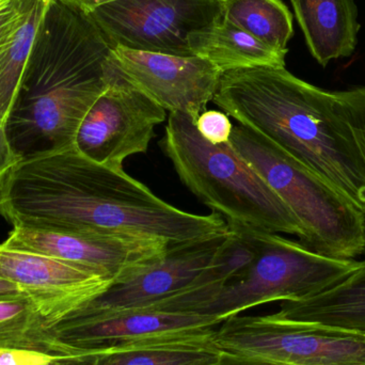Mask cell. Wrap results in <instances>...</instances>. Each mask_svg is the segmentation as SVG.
I'll list each match as a JSON object with an SVG mask.
<instances>
[{
	"instance_id": "6da1fadb",
	"label": "cell",
	"mask_w": 365,
	"mask_h": 365,
	"mask_svg": "<svg viewBox=\"0 0 365 365\" xmlns=\"http://www.w3.org/2000/svg\"><path fill=\"white\" fill-rule=\"evenodd\" d=\"M0 215L14 227L125 234L169 246L229 232L217 212L180 210L123 169L98 164L74 145L13 167L0 185Z\"/></svg>"
},
{
	"instance_id": "7a4b0ae2",
	"label": "cell",
	"mask_w": 365,
	"mask_h": 365,
	"mask_svg": "<svg viewBox=\"0 0 365 365\" xmlns=\"http://www.w3.org/2000/svg\"><path fill=\"white\" fill-rule=\"evenodd\" d=\"M115 68L113 48L90 15L49 0L6 119L16 155L26 160L74 145Z\"/></svg>"
},
{
	"instance_id": "3957f363",
	"label": "cell",
	"mask_w": 365,
	"mask_h": 365,
	"mask_svg": "<svg viewBox=\"0 0 365 365\" xmlns=\"http://www.w3.org/2000/svg\"><path fill=\"white\" fill-rule=\"evenodd\" d=\"M212 102L331 185L365 219V160L336 91L285 68L223 72Z\"/></svg>"
},
{
	"instance_id": "277c9868",
	"label": "cell",
	"mask_w": 365,
	"mask_h": 365,
	"mask_svg": "<svg viewBox=\"0 0 365 365\" xmlns=\"http://www.w3.org/2000/svg\"><path fill=\"white\" fill-rule=\"evenodd\" d=\"M160 145L182 184L227 225L304 240L302 223L230 141L212 145L197 132L192 118L173 113Z\"/></svg>"
},
{
	"instance_id": "5b68a950",
	"label": "cell",
	"mask_w": 365,
	"mask_h": 365,
	"mask_svg": "<svg viewBox=\"0 0 365 365\" xmlns=\"http://www.w3.org/2000/svg\"><path fill=\"white\" fill-rule=\"evenodd\" d=\"M230 143L302 223V246L334 259L364 255V215L331 185L240 124L233 126Z\"/></svg>"
},
{
	"instance_id": "8992f818",
	"label": "cell",
	"mask_w": 365,
	"mask_h": 365,
	"mask_svg": "<svg viewBox=\"0 0 365 365\" xmlns=\"http://www.w3.org/2000/svg\"><path fill=\"white\" fill-rule=\"evenodd\" d=\"M251 229L257 245L252 263L188 312L223 322L267 302H299L334 287L361 264L326 257L279 234Z\"/></svg>"
},
{
	"instance_id": "52a82bcc",
	"label": "cell",
	"mask_w": 365,
	"mask_h": 365,
	"mask_svg": "<svg viewBox=\"0 0 365 365\" xmlns=\"http://www.w3.org/2000/svg\"><path fill=\"white\" fill-rule=\"evenodd\" d=\"M221 323L218 317L192 312L101 310L86 306L51 329L58 342L76 357L152 349H218L215 334Z\"/></svg>"
},
{
	"instance_id": "ba28073f",
	"label": "cell",
	"mask_w": 365,
	"mask_h": 365,
	"mask_svg": "<svg viewBox=\"0 0 365 365\" xmlns=\"http://www.w3.org/2000/svg\"><path fill=\"white\" fill-rule=\"evenodd\" d=\"M220 351L272 365H365V336L317 324L235 315L217 327Z\"/></svg>"
},
{
	"instance_id": "9c48e42d",
	"label": "cell",
	"mask_w": 365,
	"mask_h": 365,
	"mask_svg": "<svg viewBox=\"0 0 365 365\" xmlns=\"http://www.w3.org/2000/svg\"><path fill=\"white\" fill-rule=\"evenodd\" d=\"M111 48L191 57L188 36L223 17V0H117L88 13Z\"/></svg>"
},
{
	"instance_id": "30bf717a",
	"label": "cell",
	"mask_w": 365,
	"mask_h": 365,
	"mask_svg": "<svg viewBox=\"0 0 365 365\" xmlns=\"http://www.w3.org/2000/svg\"><path fill=\"white\" fill-rule=\"evenodd\" d=\"M165 120L166 110L115 63L106 90L79 125L74 147L98 164L123 169L128 158L147 153L154 130Z\"/></svg>"
},
{
	"instance_id": "8fae6325",
	"label": "cell",
	"mask_w": 365,
	"mask_h": 365,
	"mask_svg": "<svg viewBox=\"0 0 365 365\" xmlns=\"http://www.w3.org/2000/svg\"><path fill=\"white\" fill-rule=\"evenodd\" d=\"M1 246L53 257L96 272L113 284L133 278L162 259L169 245L143 236L71 233L15 227Z\"/></svg>"
},
{
	"instance_id": "7c38bea8",
	"label": "cell",
	"mask_w": 365,
	"mask_h": 365,
	"mask_svg": "<svg viewBox=\"0 0 365 365\" xmlns=\"http://www.w3.org/2000/svg\"><path fill=\"white\" fill-rule=\"evenodd\" d=\"M0 278L17 285L51 328L91 304L113 285L81 266L1 245Z\"/></svg>"
},
{
	"instance_id": "4fadbf2b",
	"label": "cell",
	"mask_w": 365,
	"mask_h": 365,
	"mask_svg": "<svg viewBox=\"0 0 365 365\" xmlns=\"http://www.w3.org/2000/svg\"><path fill=\"white\" fill-rule=\"evenodd\" d=\"M123 74L169 113H181L197 121L212 101L221 72L203 58L113 48Z\"/></svg>"
},
{
	"instance_id": "5bb4252c",
	"label": "cell",
	"mask_w": 365,
	"mask_h": 365,
	"mask_svg": "<svg viewBox=\"0 0 365 365\" xmlns=\"http://www.w3.org/2000/svg\"><path fill=\"white\" fill-rule=\"evenodd\" d=\"M229 235L230 230L222 235L169 247L153 265L111 285L88 307L101 310L152 309L195 291Z\"/></svg>"
},
{
	"instance_id": "9a60e30c",
	"label": "cell",
	"mask_w": 365,
	"mask_h": 365,
	"mask_svg": "<svg viewBox=\"0 0 365 365\" xmlns=\"http://www.w3.org/2000/svg\"><path fill=\"white\" fill-rule=\"evenodd\" d=\"M311 55L322 66L351 57L360 26L355 0H291Z\"/></svg>"
},
{
	"instance_id": "2e32d148",
	"label": "cell",
	"mask_w": 365,
	"mask_h": 365,
	"mask_svg": "<svg viewBox=\"0 0 365 365\" xmlns=\"http://www.w3.org/2000/svg\"><path fill=\"white\" fill-rule=\"evenodd\" d=\"M272 315L281 321L317 324L365 336V259L334 287L299 302H283Z\"/></svg>"
},
{
	"instance_id": "e0dca14e",
	"label": "cell",
	"mask_w": 365,
	"mask_h": 365,
	"mask_svg": "<svg viewBox=\"0 0 365 365\" xmlns=\"http://www.w3.org/2000/svg\"><path fill=\"white\" fill-rule=\"evenodd\" d=\"M193 56L212 62L221 72L255 66L285 68L284 51H277L225 19L188 36Z\"/></svg>"
},
{
	"instance_id": "ac0fdd59",
	"label": "cell",
	"mask_w": 365,
	"mask_h": 365,
	"mask_svg": "<svg viewBox=\"0 0 365 365\" xmlns=\"http://www.w3.org/2000/svg\"><path fill=\"white\" fill-rule=\"evenodd\" d=\"M0 349H31L73 357L24 295L0 298Z\"/></svg>"
},
{
	"instance_id": "d6986e66",
	"label": "cell",
	"mask_w": 365,
	"mask_h": 365,
	"mask_svg": "<svg viewBox=\"0 0 365 365\" xmlns=\"http://www.w3.org/2000/svg\"><path fill=\"white\" fill-rule=\"evenodd\" d=\"M223 16L264 44L289 51L293 14L281 0H223Z\"/></svg>"
},
{
	"instance_id": "ffe728a7",
	"label": "cell",
	"mask_w": 365,
	"mask_h": 365,
	"mask_svg": "<svg viewBox=\"0 0 365 365\" xmlns=\"http://www.w3.org/2000/svg\"><path fill=\"white\" fill-rule=\"evenodd\" d=\"M48 1L49 0H41L36 4L14 40L0 53V113L4 120V124L19 89L36 38V30Z\"/></svg>"
},
{
	"instance_id": "44dd1931",
	"label": "cell",
	"mask_w": 365,
	"mask_h": 365,
	"mask_svg": "<svg viewBox=\"0 0 365 365\" xmlns=\"http://www.w3.org/2000/svg\"><path fill=\"white\" fill-rule=\"evenodd\" d=\"M227 355L218 349H152L96 356V365H218Z\"/></svg>"
},
{
	"instance_id": "7402d4cb",
	"label": "cell",
	"mask_w": 365,
	"mask_h": 365,
	"mask_svg": "<svg viewBox=\"0 0 365 365\" xmlns=\"http://www.w3.org/2000/svg\"><path fill=\"white\" fill-rule=\"evenodd\" d=\"M41 0H0V53L14 40Z\"/></svg>"
},
{
	"instance_id": "603a6c76",
	"label": "cell",
	"mask_w": 365,
	"mask_h": 365,
	"mask_svg": "<svg viewBox=\"0 0 365 365\" xmlns=\"http://www.w3.org/2000/svg\"><path fill=\"white\" fill-rule=\"evenodd\" d=\"M341 111L353 128L356 140L365 160V86L336 91ZM365 232V219H364ZM365 257V249H364Z\"/></svg>"
},
{
	"instance_id": "cb8c5ba5",
	"label": "cell",
	"mask_w": 365,
	"mask_h": 365,
	"mask_svg": "<svg viewBox=\"0 0 365 365\" xmlns=\"http://www.w3.org/2000/svg\"><path fill=\"white\" fill-rule=\"evenodd\" d=\"M195 128L208 143L221 145L230 141L233 124L230 121L229 115L223 111L206 109L195 121Z\"/></svg>"
},
{
	"instance_id": "d4e9b609",
	"label": "cell",
	"mask_w": 365,
	"mask_h": 365,
	"mask_svg": "<svg viewBox=\"0 0 365 365\" xmlns=\"http://www.w3.org/2000/svg\"><path fill=\"white\" fill-rule=\"evenodd\" d=\"M58 356L23 349H0V365H51Z\"/></svg>"
},
{
	"instance_id": "484cf974",
	"label": "cell",
	"mask_w": 365,
	"mask_h": 365,
	"mask_svg": "<svg viewBox=\"0 0 365 365\" xmlns=\"http://www.w3.org/2000/svg\"><path fill=\"white\" fill-rule=\"evenodd\" d=\"M21 160L11 147L8 135H6V124L0 113V185L9 171L16 166Z\"/></svg>"
},
{
	"instance_id": "4316f807",
	"label": "cell",
	"mask_w": 365,
	"mask_h": 365,
	"mask_svg": "<svg viewBox=\"0 0 365 365\" xmlns=\"http://www.w3.org/2000/svg\"><path fill=\"white\" fill-rule=\"evenodd\" d=\"M59 1L66 6H72V8L78 9L83 12L89 13L102 4L117 1V0H59Z\"/></svg>"
},
{
	"instance_id": "83f0119b",
	"label": "cell",
	"mask_w": 365,
	"mask_h": 365,
	"mask_svg": "<svg viewBox=\"0 0 365 365\" xmlns=\"http://www.w3.org/2000/svg\"><path fill=\"white\" fill-rule=\"evenodd\" d=\"M19 295H23V293L17 285L10 282V281L0 278V298Z\"/></svg>"
},
{
	"instance_id": "f1b7e54d",
	"label": "cell",
	"mask_w": 365,
	"mask_h": 365,
	"mask_svg": "<svg viewBox=\"0 0 365 365\" xmlns=\"http://www.w3.org/2000/svg\"><path fill=\"white\" fill-rule=\"evenodd\" d=\"M218 365H272L263 364V362L252 361V360L242 359V358L235 357V356H225V359Z\"/></svg>"
}]
</instances>
